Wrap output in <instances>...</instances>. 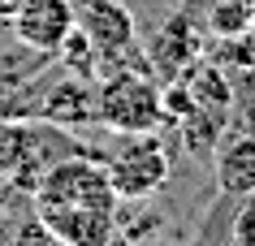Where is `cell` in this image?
Masks as SVG:
<instances>
[{"label": "cell", "instance_id": "cell-13", "mask_svg": "<svg viewBox=\"0 0 255 246\" xmlns=\"http://www.w3.org/2000/svg\"><path fill=\"white\" fill-rule=\"evenodd\" d=\"M242 4H247V13H251V22H255V0H242Z\"/></svg>", "mask_w": 255, "mask_h": 246}, {"label": "cell", "instance_id": "cell-9", "mask_svg": "<svg viewBox=\"0 0 255 246\" xmlns=\"http://www.w3.org/2000/svg\"><path fill=\"white\" fill-rule=\"evenodd\" d=\"M212 26L221 30V35H242V30L251 26V13H247L242 0H234V4H221V9L212 13Z\"/></svg>", "mask_w": 255, "mask_h": 246}, {"label": "cell", "instance_id": "cell-2", "mask_svg": "<svg viewBox=\"0 0 255 246\" xmlns=\"http://www.w3.org/2000/svg\"><path fill=\"white\" fill-rule=\"evenodd\" d=\"M164 121V95L143 74H117L95 86V125L117 134H147Z\"/></svg>", "mask_w": 255, "mask_h": 246}, {"label": "cell", "instance_id": "cell-1", "mask_svg": "<svg viewBox=\"0 0 255 246\" xmlns=\"http://www.w3.org/2000/svg\"><path fill=\"white\" fill-rule=\"evenodd\" d=\"M117 203L108 168L87 156L48 164L35 181V220L61 246H113Z\"/></svg>", "mask_w": 255, "mask_h": 246}, {"label": "cell", "instance_id": "cell-5", "mask_svg": "<svg viewBox=\"0 0 255 246\" xmlns=\"http://www.w3.org/2000/svg\"><path fill=\"white\" fill-rule=\"evenodd\" d=\"M78 30L91 39L95 52H121L134 39V17L113 0H87L78 9Z\"/></svg>", "mask_w": 255, "mask_h": 246}, {"label": "cell", "instance_id": "cell-6", "mask_svg": "<svg viewBox=\"0 0 255 246\" xmlns=\"http://www.w3.org/2000/svg\"><path fill=\"white\" fill-rule=\"evenodd\" d=\"M216 186L229 199H251L255 194V138H234L216 156Z\"/></svg>", "mask_w": 255, "mask_h": 246}, {"label": "cell", "instance_id": "cell-3", "mask_svg": "<svg viewBox=\"0 0 255 246\" xmlns=\"http://www.w3.org/2000/svg\"><path fill=\"white\" fill-rule=\"evenodd\" d=\"M104 168H108V181H113L117 199H147L169 181V156L147 134H134Z\"/></svg>", "mask_w": 255, "mask_h": 246}, {"label": "cell", "instance_id": "cell-10", "mask_svg": "<svg viewBox=\"0 0 255 246\" xmlns=\"http://www.w3.org/2000/svg\"><path fill=\"white\" fill-rule=\"evenodd\" d=\"M234 246H255V194L242 199V212L234 216Z\"/></svg>", "mask_w": 255, "mask_h": 246}, {"label": "cell", "instance_id": "cell-11", "mask_svg": "<svg viewBox=\"0 0 255 246\" xmlns=\"http://www.w3.org/2000/svg\"><path fill=\"white\" fill-rule=\"evenodd\" d=\"M17 246H61V242H56V238H52V233H48V229H43V225H39V220H30V225H26V229H22V233H17Z\"/></svg>", "mask_w": 255, "mask_h": 246}, {"label": "cell", "instance_id": "cell-7", "mask_svg": "<svg viewBox=\"0 0 255 246\" xmlns=\"http://www.w3.org/2000/svg\"><path fill=\"white\" fill-rule=\"evenodd\" d=\"M43 117L56 125H95V86L87 82H61L43 104Z\"/></svg>", "mask_w": 255, "mask_h": 246}, {"label": "cell", "instance_id": "cell-12", "mask_svg": "<svg viewBox=\"0 0 255 246\" xmlns=\"http://www.w3.org/2000/svg\"><path fill=\"white\" fill-rule=\"evenodd\" d=\"M17 9H22V0H0V22H13Z\"/></svg>", "mask_w": 255, "mask_h": 246}, {"label": "cell", "instance_id": "cell-4", "mask_svg": "<svg viewBox=\"0 0 255 246\" xmlns=\"http://www.w3.org/2000/svg\"><path fill=\"white\" fill-rule=\"evenodd\" d=\"M74 26L78 9L69 0H22V9L13 13V35L30 52H56Z\"/></svg>", "mask_w": 255, "mask_h": 246}, {"label": "cell", "instance_id": "cell-8", "mask_svg": "<svg viewBox=\"0 0 255 246\" xmlns=\"http://www.w3.org/2000/svg\"><path fill=\"white\" fill-rule=\"evenodd\" d=\"M35 151V130L22 121H0V173H22Z\"/></svg>", "mask_w": 255, "mask_h": 246}]
</instances>
